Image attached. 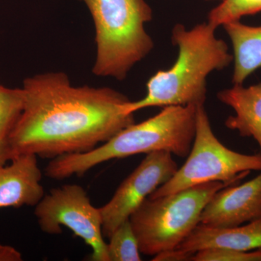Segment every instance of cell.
Masks as SVG:
<instances>
[{"instance_id":"obj_1","label":"cell","mask_w":261,"mask_h":261,"mask_svg":"<svg viewBox=\"0 0 261 261\" xmlns=\"http://www.w3.org/2000/svg\"><path fill=\"white\" fill-rule=\"evenodd\" d=\"M22 90L23 110L10 137L13 159L88 152L135 123L125 110L126 95L109 87H74L62 72L29 77Z\"/></svg>"},{"instance_id":"obj_2","label":"cell","mask_w":261,"mask_h":261,"mask_svg":"<svg viewBox=\"0 0 261 261\" xmlns=\"http://www.w3.org/2000/svg\"><path fill=\"white\" fill-rule=\"evenodd\" d=\"M216 27L208 22L187 29L173 27L171 40L178 47V57L168 70H159L147 84V94L130 101L126 112L134 114L144 108L170 106H204L207 96V77L224 70L233 62L226 43L216 37Z\"/></svg>"},{"instance_id":"obj_3","label":"cell","mask_w":261,"mask_h":261,"mask_svg":"<svg viewBox=\"0 0 261 261\" xmlns=\"http://www.w3.org/2000/svg\"><path fill=\"white\" fill-rule=\"evenodd\" d=\"M197 108L170 106L142 123L130 125L102 145L82 153L64 154L51 159L44 173L51 179L81 176L101 163L138 154L166 151L187 157L196 128Z\"/></svg>"},{"instance_id":"obj_4","label":"cell","mask_w":261,"mask_h":261,"mask_svg":"<svg viewBox=\"0 0 261 261\" xmlns=\"http://www.w3.org/2000/svg\"><path fill=\"white\" fill-rule=\"evenodd\" d=\"M95 27L97 56L92 72L101 77L126 79L154 47L145 24L152 10L145 0H81Z\"/></svg>"},{"instance_id":"obj_5","label":"cell","mask_w":261,"mask_h":261,"mask_svg":"<svg viewBox=\"0 0 261 261\" xmlns=\"http://www.w3.org/2000/svg\"><path fill=\"white\" fill-rule=\"evenodd\" d=\"M227 186L212 181L162 197H147L129 218L141 253L154 256L177 248L200 224L201 214L211 197Z\"/></svg>"},{"instance_id":"obj_6","label":"cell","mask_w":261,"mask_h":261,"mask_svg":"<svg viewBox=\"0 0 261 261\" xmlns=\"http://www.w3.org/2000/svg\"><path fill=\"white\" fill-rule=\"evenodd\" d=\"M251 171L261 172V153H240L223 145L213 132L205 107L199 106L195 139L186 162L148 197H162L208 182L236 185Z\"/></svg>"},{"instance_id":"obj_7","label":"cell","mask_w":261,"mask_h":261,"mask_svg":"<svg viewBox=\"0 0 261 261\" xmlns=\"http://www.w3.org/2000/svg\"><path fill=\"white\" fill-rule=\"evenodd\" d=\"M34 215L44 233L58 235L62 226L69 228L91 247V260L110 261L99 207L91 203L83 187L65 185L51 189L35 206Z\"/></svg>"},{"instance_id":"obj_8","label":"cell","mask_w":261,"mask_h":261,"mask_svg":"<svg viewBox=\"0 0 261 261\" xmlns=\"http://www.w3.org/2000/svg\"><path fill=\"white\" fill-rule=\"evenodd\" d=\"M178 168L171 152L156 151L146 154L109 202L99 207L105 238L109 239L151 194L171 179Z\"/></svg>"},{"instance_id":"obj_9","label":"cell","mask_w":261,"mask_h":261,"mask_svg":"<svg viewBox=\"0 0 261 261\" xmlns=\"http://www.w3.org/2000/svg\"><path fill=\"white\" fill-rule=\"evenodd\" d=\"M261 217V172L242 185L221 189L201 214L200 224L214 228L240 226Z\"/></svg>"},{"instance_id":"obj_10","label":"cell","mask_w":261,"mask_h":261,"mask_svg":"<svg viewBox=\"0 0 261 261\" xmlns=\"http://www.w3.org/2000/svg\"><path fill=\"white\" fill-rule=\"evenodd\" d=\"M10 162L0 166V208L35 207L45 195L37 156L20 154Z\"/></svg>"},{"instance_id":"obj_11","label":"cell","mask_w":261,"mask_h":261,"mask_svg":"<svg viewBox=\"0 0 261 261\" xmlns=\"http://www.w3.org/2000/svg\"><path fill=\"white\" fill-rule=\"evenodd\" d=\"M208 248L242 251L261 249V217L233 227L214 228L199 224L176 249L193 255Z\"/></svg>"},{"instance_id":"obj_12","label":"cell","mask_w":261,"mask_h":261,"mask_svg":"<svg viewBox=\"0 0 261 261\" xmlns=\"http://www.w3.org/2000/svg\"><path fill=\"white\" fill-rule=\"evenodd\" d=\"M217 97L234 111L225 121L226 128L236 130L241 137L254 139L261 153V83L247 87L233 84L231 88L220 91Z\"/></svg>"},{"instance_id":"obj_13","label":"cell","mask_w":261,"mask_h":261,"mask_svg":"<svg viewBox=\"0 0 261 261\" xmlns=\"http://www.w3.org/2000/svg\"><path fill=\"white\" fill-rule=\"evenodd\" d=\"M233 47V84H243L261 68V25L250 27L240 20L222 25Z\"/></svg>"},{"instance_id":"obj_14","label":"cell","mask_w":261,"mask_h":261,"mask_svg":"<svg viewBox=\"0 0 261 261\" xmlns=\"http://www.w3.org/2000/svg\"><path fill=\"white\" fill-rule=\"evenodd\" d=\"M22 88H8L0 84V166L13 159L10 137L23 110Z\"/></svg>"},{"instance_id":"obj_15","label":"cell","mask_w":261,"mask_h":261,"mask_svg":"<svg viewBox=\"0 0 261 261\" xmlns=\"http://www.w3.org/2000/svg\"><path fill=\"white\" fill-rule=\"evenodd\" d=\"M108 244L110 261H140V247L129 219L116 228Z\"/></svg>"},{"instance_id":"obj_16","label":"cell","mask_w":261,"mask_h":261,"mask_svg":"<svg viewBox=\"0 0 261 261\" xmlns=\"http://www.w3.org/2000/svg\"><path fill=\"white\" fill-rule=\"evenodd\" d=\"M261 11V0H221L211 10L207 22L216 28Z\"/></svg>"},{"instance_id":"obj_17","label":"cell","mask_w":261,"mask_h":261,"mask_svg":"<svg viewBox=\"0 0 261 261\" xmlns=\"http://www.w3.org/2000/svg\"><path fill=\"white\" fill-rule=\"evenodd\" d=\"M192 261H261V249L242 251L226 248L201 250L192 255Z\"/></svg>"},{"instance_id":"obj_18","label":"cell","mask_w":261,"mask_h":261,"mask_svg":"<svg viewBox=\"0 0 261 261\" xmlns=\"http://www.w3.org/2000/svg\"><path fill=\"white\" fill-rule=\"evenodd\" d=\"M191 254L182 252L181 250L175 249V250H168V251L161 252L154 255L153 261H183L190 260Z\"/></svg>"},{"instance_id":"obj_19","label":"cell","mask_w":261,"mask_h":261,"mask_svg":"<svg viewBox=\"0 0 261 261\" xmlns=\"http://www.w3.org/2000/svg\"><path fill=\"white\" fill-rule=\"evenodd\" d=\"M23 260L21 252L15 247L0 244V261Z\"/></svg>"},{"instance_id":"obj_20","label":"cell","mask_w":261,"mask_h":261,"mask_svg":"<svg viewBox=\"0 0 261 261\" xmlns=\"http://www.w3.org/2000/svg\"><path fill=\"white\" fill-rule=\"evenodd\" d=\"M205 1H221V0H205Z\"/></svg>"}]
</instances>
